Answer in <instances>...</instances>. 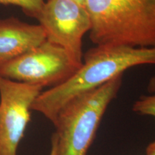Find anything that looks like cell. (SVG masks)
Wrapping results in <instances>:
<instances>
[{"label": "cell", "mask_w": 155, "mask_h": 155, "mask_svg": "<svg viewBox=\"0 0 155 155\" xmlns=\"http://www.w3.org/2000/svg\"><path fill=\"white\" fill-rule=\"evenodd\" d=\"M83 57L82 65L68 79L40 93L32 111L53 123L60 111L75 97L101 86L131 68L155 65V46L96 45Z\"/></svg>", "instance_id": "1"}, {"label": "cell", "mask_w": 155, "mask_h": 155, "mask_svg": "<svg viewBox=\"0 0 155 155\" xmlns=\"http://www.w3.org/2000/svg\"><path fill=\"white\" fill-rule=\"evenodd\" d=\"M96 45L155 46V0H86Z\"/></svg>", "instance_id": "2"}, {"label": "cell", "mask_w": 155, "mask_h": 155, "mask_svg": "<svg viewBox=\"0 0 155 155\" xmlns=\"http://www.w3.org/2000/svg\"><path fill=\"white\" fill-rule=\"evenodd\" d=\"M122 76L75 97L60 111L52 135L58 155H86L108 105L121 88Z\"/></svg>", "instance_id": "3"}, {"label": "cell", "mask_w": 155, "mask_h": 155, "mask_svg": "<svg viewBox=\"0 0 155 155\" xmlns=\"http://www.w3.org/2000/svg\"><path fill=\"white\" fill-rule=\"evenodd\" d=\"M80 67L66 50L46 40L30 51L0 65V75L17 82L52 88L68 79Z\"/></svg>", "instance_id": "4"}, {"label": "cell", "mask_w": 155, "mask_h": 155, "mask_svg": "<svg viewBox=\"0 0 155 155\" xmlns=\"http://www.w3.org/2000/svg\"><path fill=\"white\" fill-rule=\"evenodd\" d=\"M46 40L63 48L75 64H83V38L91 22L86 8L73 0H46L37 19Z\"/></svg>", "instance_id": "5"}, {"label": "cell", "mask_w": 155, "mask_h": 155, "mask_svg": "<svg viewBox=\"0 0 155 155\" xmlns=\"http://www.w3.org/2000/svg\"><path fill=\"white\" fill-rule=\"evenodd\" d=\"M42 89L0 75V155H17L32 106Z\"/></svg>", "instance_id": "6"}, {"label": "cell", "mask_w": 155, "mask_h": 155, "mask_svg": "<svg viewBox=\"0 0 155 155\" xmlns=\"http://www.w3.org/2000/svg\"><path fill=\"white\" fill-rule=\"evenodd\" d=\"M46 40L40 25H31L15 17L0 19V65L9 62Z\"/></svg>", "instance_id": "7"}, {"label": "cell", "mask_w": 155, "mask_h": 155, "mask_svg": "<svg viewBox=\"0 0 155 155\" xmlns=\"http://www.w3.org/2000/svg\"><path fill=\"white\" fill-rule=\"evenodd\" d=\"M150 95L142 96L133 105L135 113L144 116H150L155 119V76L151 78L148 84Z\"/></svg>", "instance_id": "8"}, {"label": "cell", "mask_w": 155, "mask_h": 155, "mask_svg": "<svg viewBox=\"0 0 155 155\" xmlns=\"http://www.w3.org/2000/svg\"><path fill=\"white\" fill-rule=\"evenodd\" d=\"M45 0H0V5H15L20 7L27 16L38 19Z\"/></svg>", "instance_id": "9"}, {"label": "cell", "mask_w": 155, "mask_h": 155, "mask_svg": "<svg viewBox=\"0 0 155 155\" xmlns=\"http://www.w3.org/2000/svg\"><path fill=\"white\" fill-rule=\"evenodd\" d=\"M49 155H58L56 141L53 136L51 137V149H50V152Z\"/></svg>", "instance_id": "10"}, {"label": "cell", "mask_w": 155, "mask_h": 155, "mask_svg": "<svg viewBox=\"0 0 155 155\" xmlns=\"http://www.w3.org/2000/svg\"><path fill=\"white\" fill-rule=\"evenodd\" d=\"M146 155H155V141L147 147Z\"/></svg>", "instance_id": "11"}, {"label": "cell", "mask_w": 155, "mask_h": 155, "mask_svg": "<svg viewBox=\"0 0 155 155\" xmlns=\"http://www.w3.org/2000/svg\"><path fill=\"white\" fill-rule=\"evenodd\" d=\"M73 1L76 2L77 3L80 4L81 5L83 6V7H86V0H73Z\"/></svg>", "instance_id": "12"}]
</instances>
